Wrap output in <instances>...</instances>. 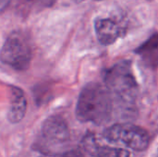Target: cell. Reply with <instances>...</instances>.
<instances>
[{"mask_svg": "<svg viewBox=\"0 0 158 157\" xmlns=\"http://www.w3.org/2000/svg\"><path fill=\"white\" fill-rule=\"evenodd\" d=\"M113 112V96L106 85L90 82L85 85L78 98L76 117L81 122L103 124Z\"/></svg>", "mask_w": 158, "mask_h": 157, "instance_id": "1", "label": "cell"}, {"mask_svg": "<svg viewBox=\"0 0 158 157\" xmlns=\"http://www.w3.org/2000/svg\"><path fill=\"white\" fill-rule=\"evenodd\" d=\"M104 81L113 97L128 103L137 97L138 83L129 61H120L107 68L104 74Z\"/></svg>", "mask_w": 158, "mask_h": 157, "instance_id": "2", "label": "cell"}, {"mask_svg": "<svg viewBox=\"0 0 158 157\" xmlns=\"http://www.w3.org/2000/svg\"><path fill=\"white\" fill-rule=\"evenodd\" d=\"M69 141V130L65 119L60 116H51L44 122L35 149L43 155H57Z\"/></svg>", "mask_w": 158, "mask_h": 157, "instance_id": "3", "label": "cell"}, {"mask_svg": "<svg viewBox=\"0 0 158 157\" xmlns=\"http://www.w3.org/2000/svg\"><path fill=\"white\" fill-rule=\"evenodd\" d=\"M32 56L33 48L31 38L20 31L11 32L0 51V60L19 71L29 68Z\"/></svg>", "mask_w": 158, "mask_h": 157, "instance_id": "4", "label": "cell"}, {"mask_svg": "<svg viewBox=\"0 0 158 157\" xmlns=\"http://www.w3.org/2000/svg\"><path fill=\"white\" fill-rule=\"evenodd\" d=\"M105 137L110 143H120L137 152L144 151L150 143L149 133L144 129L131 123L112 125L105 131Z\"/></svg>", "mask_w": 158, "mask_h": 157, "instance_id": "5", "label": "cell"}, {"mask_svg": "<svg viewBox=\"0 0 158 157\" xmlns=\"http://www.w3.org/2000/svg\"><path fill=\"white\" fill-rule=\"evenodd\" d=\"M94 31L98 41L104 45H109L125 35L127 27L114 18H97L94 20Z\"/></svg>", "mask_w": 158, "mask_h": 157, "instance_id": "6", "label": "cell"}, {"mask_svg": "<svg viewBox=\"0 0 158 157\" xmlns=\"http://www.w3.org/2000/svg\"><path fill=\"white\" fill-rule=\"evenodd\" d=\"M10 93V106L7 118L11 123L16 124L20 122L25 117L27 111V100L23 90L17 86H11Z\"/></svg>", "mask_w": 158, "mask_h": 157, "instance_id": "7", "label": "cell"}, {"mask_svg": "<svg viewBox=\"0 0 158 157\" xmlns=\"http://www.w3.org/2000/svg\"><path fill=\"white\" fill-rule=\"evenodd\" d=\"M84 142V147L91 155V157H130V154L127 150L118 147L95 145L92 137L86 138Z\"/></svg>", "mask_w": 158, "mask_h": 157, "instance_id": "8", "label": "cell"}, {"mask_svg": "<svg viewBox=\"0 0 158 157\" xmlns=\"http://www.w3.org/2000/svg\"><path fill=\"white\" fill-rule=\"evenodd\" d=\"M136 53L141 56L143 60L150 67L158 66V33L150 37L143 43Z\"/></svg>", "mask_w": 158, "mask_h": 157, "instance_id": "9", "label": "cell"}, {"mask_svg": "<svg viewBox=\"0 0 158 157\" xmlns=\"http://www.w3.org/2000/svg\"><path fill=\"white\" fill-rule=\"evenodd\" d=\"M21 5L29 11H40L51 7L57 0H19Z\"/></svg>", "mask_w": 158, "mask_h": 157, "instance_id": "10", "label": "cell"}, {"mask_svg": "<svg viewBox=\"0 0 158 157\" xmlns=\"http://www.w3.org/2000/svg\"><path fill=\"white\" fill-rule=\"evenodd\" d=\"M47 88L44 85H37L35 86L33 90V96L35 103L38 105H41L43 103H44V100L47 96Z\"/></svg>", "mask_w": 158, "mask_h": 157, "instance_id": "11", "label": "cell"}, {"mask_svg": "<svg viewBox=\"0 0 158 157\" xmlns=\"http://www.w3.org/2000/svg\"><path fill=\"white\" fill-rule=\"evenodd\" d=\"M41 157H51V155H44L43 156ZM59 157H84L82 153L79 150H70L68 151L66 153H63L61 155H59Z\"/></svg>", "mask_w": 158, "mask_h": 157, "instance_id": "12", "label": "cell"}, {"mask_svg": "<svg viewBox=\"0 0 158 157\" xmlns=\"http://www.w3.org/2000/svg\"><path fill=\"white\" fill-rule=\"evenodd\" d=\"M7 0H0V6L2 5V4H4V3H6Z\"/></svg>", "mask_w": 158, "mask_h": 157, "instance_id": "13", "label": "cell"}, {"mask_svg": "<svg viewBox=\"0 0 158 157\" xmlns=\"http://www.w3.org/2000/svg\"><path fill=\"white\" fill-rule=\"evenodd\" d=\"M97 1H102V0H97Z\"/></svg>", "mask_w": 158, "mask_h": 157, "instance_id": "14", "label": "cell"}]
</instances>
